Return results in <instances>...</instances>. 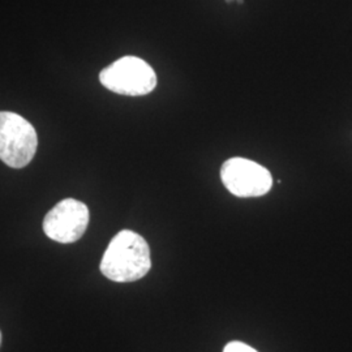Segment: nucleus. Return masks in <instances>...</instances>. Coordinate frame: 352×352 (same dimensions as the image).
Listing matches in <instances>:
<instances>
[{
  "instance_id": "obj_1",
  "label": "nucleus",
  "mask_w": 352,
  "mask_h": 352,
  "mask_svg": "<svg viewBox=\"0 0 352 352\" xmlns=\"http://www.w3.org/2000/svg\"><path fill=\"white\" fill-rule=\"evenodd\" d=\"M151 267V248L146 240L131 230L113 236L102 257L101 273L118 283L136 282Z\"/></svg>"
},
{
  "instance_id": "obj_2",
  "label": "nucleus",
  "mask_w": 352,
  "mask_h": 352,
  "mask_svg": "<svg viewBox=\"0 0 352 352\" xmlns=\"http://www.w3.org/2000/svg\"><path fill=\"white\" fill-rule=\"evenodd\" d=\"M38 136L34 126L19 113L0 111V160L12 167L23 168L36 155Z\"/></svg>"
},
{
  "instance_id": "obj_3",
  "label": "nucleus",
  "mask_w": 352,
  "mask_h": 352,
  "mask_svg": "<svg viewBox=\"0 0 352 352\" xmlns=\"http://www.w3.org/2000/svg\"><path fill=\"white\" fill-rule=\"evenodd\" d=\"M100 81L116 94L141 97L155 89L157 75L145 60L138 56H123L102 69Z\"/></svg>"
},
{
  "instance_id": "obj_4",
  "label": "nucleus",
  "mask_w": 352,
  "mask_h": 352,
  "mask_svg": "<svg viewBox=\"0 0 352 352\" xmlns=\"http://www.w3.org/2000/svg\"><path fill=\"white\" fill-rule=\"evenodd\" d=\"M221 179L230 193L236 197H261L273 186L269 170L247 158H230L221 168Z\"/></svg>"
},
{
  "instance_id": "obj_5",
  "label": "nucleus",
  "mask_w": 352,
  "mask_h": 352,
  "mask_svg": "<svg viewBox=\"0 0 352 352\" xmlns=\"http://www.w3.org/2000/svg\"><path fill=\"white\" fill-rule=\"evenodd\" d=\"M88 206L75 199L58 202L43 219V231L54 241L71 244L82 238L89 225Z\"/></svg>"
},
{
  "instance_id": "obj_6",
  "label": "nucleus",
  "mask_w": 352,
  "mask_h": 352,
  "mask_svg": "<svg viewBox=\"0 0 352 352\" xmlns=\"http://www.w3.org/2000/svg\"><path fill=\"white\" fill-rule=\"evenodd\" d=\"M223 352H258L256 351L254 349H252L251 346H248V344H245V343H243V342H238V340H235V342H230V343H227L226 347H225V350Z\"/></svg>"
},
{
  "instance_id": "obj_7",
  "label": "nucleus",
  "mask_w": 352,
  "mask_h": 352,
  "mask_svg": "<svg viewBox=\"0 0 352 352\" xmlns=\"http://www.w3.org/2000/svg\"><path fill=\"white\" fill-rule=\"evenodd\" d=\"M0 346H1V331H0Z\"/></svg>"
}]
</instances>
